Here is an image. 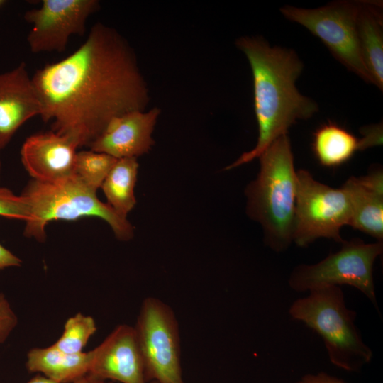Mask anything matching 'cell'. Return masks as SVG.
Returning a JSON list of instances; mask_svg holds the SVG:
<instances>
[{
    "instance_id": "cell-1",
    "label": "cell",
    "mask_w": 383,
    "mask_h": 383,
    "mask_svg": "<svg viewBox=\"0 0 383 383\" xmlns=\"http://www.w3.org/2000/svg\"><path fill=\"white\" fill-rule=\"evenodd\" d=\"M52 131L87 146L115 117L146 110L149 89L129 43L116 29L94 24L84 43L31 77Z\"/></svg>"
},
{
    "instance_id": "cell-2",
    "label": "cell",
    "mask_w": 383,
    "mask_h": 383,
    "mask_svg": "<svg viewBox=\"0 0 383 383\" xmlns=\"http://www.w3.org/2000/svg\"><path fill=\"white\" fill-rule=\"evenodd\" d=\"M235 45L252 70L258 138L255 148L243 152L226 170L258 158L297 120L308 119L318 110V104L301 94L295 86L303 63L294 50L271 47L260 37H240Z\"/></svg>"
},
{
    "instance_id": "cell-3",
    "label": "cell",
    "mask_w": 383,
    "mask_h": 383,
    "mask_svg": "<svg viewBox=\"0 0 383 383\" xmlns=\"http://www.w3.org/2000/svg\"><path fill=\"white\" fill-rule=\"evenodd\" d=\"M260 170L246 187L247 213L259 223L265 244L282 252L293 242L296 172L290 140L284 134L259 156Z\"/></svg>"
},
{
    "instance_id": "cell-4",
    "label": "cell",
    "mask_w": 383,
    "mask_h": 383,
    "mask_svg": "<svg viewBox=\"0 0 383 383\" xmlns=\"http://www.w3.org/2000/svg\"><path fill=\"white\" fill-rule=\"evenodd\" d=\"M309 292L292 302L288 311L290 317L321 338L333 365L347 372H359L371 362L373 352L362 340L355 323L357 313L347 307L343 290L338 286H327Z\"/></svg>"
},
{
    "instance_id": "cell-5",
    "label": "cell",
    "mask_w": 383,
    "mask_h": 383,
    "mask_svg": "<svg viewBox=\"0 0 383 383\" xmlns=\"http://www.w3.org/2000/svg\"><path fill=\"white\" fill-rule=\"evenodd\" d=\"M21 195L28 199L30 209L24 235L39 242L45 241V227L50 221H74L86 216L106 221L120 240H129L134 235L133 227L128 219L118 215L107 203L101 201L96 192L75 174L55 183L31 179Z\"/></svg>"
},
{
    "instance_id": "cell-6",
    "label": "cell",
    "mask_w": 383,
    "mask_h": 383,
    "mask_svg": "<svg viewBox=\"0 0 383 383\" xmlns=\"http://www.w3.org/2000/svg\"><path fill=\"white\" fill-rule=\"evenodd\" d=\"M341 248L313 265L296 266L288 279L289 286L298 292L327 287L349 285L360 290L377 311L373 267L382 253L383 242L365 243L359 238L343 241Z\"/></svg>"
},
{
    "instance_id": "cell-7",
    "label": "cell",
    "mask_w": 383,
    "mask_h": 383,
    "mask_svg": "<svg viewBox=\"0 0 383 383\" xmlns=\"http://www.w3.org/2000/svg\"><path fill=\"white\" fill-rule=\"evenodd\" d=\"M349 196L342 187L332 188L316 180L307 170L296 171L293 242L306 247L321 238L342 243L343 226L350 224Z\"/></svg>"
},
{
    "instance_id": "cell-8",
    "label": "cell",
    "mask_w": 383,
    "mask_h": 383,
    "mask_svg": "<svg viewBox=\"0 0 383 383\" xmlns=\"http://www.w3.org/2000/svg\"><path fill=\"white\" fill-rule=\"evenodd\" d=\"M147 383H184L179 327L172 309L160 299L146 298L134 327Z\"/></svg>"
},
{
    "instance_id": "cell-9",
    "label": "cell",
    "mask_w": 383,
    "mask_h": 383,
    "mask_svg": "<svg viewBox=\"0 0 383 383\" xmlns=\"http://www.w3.org/2000/svg\"><path fill=\"white\" fill-rule=\"evenodd\" d=\"M358 1H338L316 9L287 6L280 9L318 38L334 57L365 82L374 84L362 57L357 30Z\"/></svg>"
},
{
    "instance_id": "cell-10",
    "label": "cell",
    "mask_w": 383,
    "mask_h": 383,
    "mask_svg": "<svg viewBox=\"0 0 383 383\" xmlns=\"http://www.w3.org/2000/svg\"><path fill=\"white\" fill-rule=\"evenodd\" d=\"M99 7L96 0H43L24 13L33 25L27 36L30 51L62 52L72 35L84 33L87 19Z\"/></svg>"
},
{
    "instance_id": "cell-11",
    "label": "cell",
    "mask_w": 383,
    "mask_h": 383,
    "mask_svg": "<svg viewBox=\"0 0 383 383\" xmlns=\"http://www.w3.org/2000/svg\"><path fill=\"white\" fill-rule=\"evenodd\" d=\"M91 351L87 377L96 382L147 383L134 327L117 326Z\"/></svg>"
},
{
    "instance_id": "cell-12",
    "label": "cell",
    "mask_w": 383,
    "mask_h": 383,
    "mask_svg": "<svg viewBox=\"0 0 383 383\" xmlns=\"http://www.w3.org/2000/svg\"><path fill=\"white\" fill-rule=\"evenodd\" d=\"M78 142L52 131L28 137L21 148V160L34 180L55 183L75 174Z\"/></svg>"
},
{
    "instance_id": "cell-13",
    "label": "cell",
    "mask_w": 383,
    "mask_h": 383,
    "mask_svg": "<svg viewBox=\"0 0 383 383\" xmlns=\"http://www.w3.org/2000/svg\"><path fill=\"white\" fill-rule=\"evenodd\" d=\"M160 113L159 108L154 107L115 117L89 148L116 159L137 158L153 146L152 133Z\"/></svg>"
},
{
    "instance_id": "cell-14",
    "label": "cell",
    "mask_w": 383,
    "mask_h": 383,
    "mask_svg": "<svg viewBox=\"0 0 383 383\" xmlns=\"http://www.w3.org/2000/svg\"><path fill=\"white\" fill-rule=\"evenodd\" d=\"M41 111L40 98L25 62L0 74V150L23 123L40 116Z\"/></svg>"
},
{
    "instance_id": "cell-15",
    "label": "cell",
    "mask_w": 383,
    "mask_h": 383,
    "mask_svg": "<svg viewBox=\"0 0 383 383\" xmlns=\"http://www.w3.org/2000/svg\"><path fill=\"white\" fill-rule=\"evenodd\" d=\"M342 187L347 192L351 204L349 226L382 242V169L375 167L365 176L351 177Z\"/></svg>"
},
{
    "instance_id": "cell-16",
    "label": "cell",
    "mask_w": 383,
    "mask_h": 383,
    "mask_svg": "<svg viewBox=\"0 0 383 383\" xmlns=\"http://www.w3.org/2000/svg\"><path fill=\"white\" fill-rule=\"evenodd\" d=\"M91 359V351L70 354L52 345L30 350L26 367L28 372L43 374L55 382L74 383L86 377Z\"/></svg>"
},
{
    "instance_id": "cell-17",
    "label": "cell",
    "mask_w": 383,
    "mask_h": 383,
    "mask_svg": "<svg viewBox=\"0 0 383 383\" xmlns=\"http://www.w3.org/2000/svg\"><path fill=\"white\" fill-rule=\"evenodd\" d=\"M357 30L360 52L374 84L383 88V18L382 5L358 1Z\"/></svg>"
},
{
    "instance_id": "cell-18",
    "label": "cell",
    "mask_w": 383,
    "mask_h": 383,
    "mask_svg": "<svg viewBox=\"0 0 383 383\" xmlns=\"http://www.w3.org/2000/svg\"><path fill=\"white\" fill-rule=\"evenodd\" d=\"M366 149L364 140L335 122L328 121L313 133L312 150L324 167H335L350 160L358 150Z\"/></svg>"
},
{
    "instance_id": "cell-19",
    "label": "cell",
    "mask_w": 383,
    "mask_h": 383,
    "mask_svg": "<svg viewBox=\"0 0 383 383\" xmlns=\"http://www.w3.org/2000/svg\"><path fill=\"white\" fill-rule=\"evenodd\" d=\"M138 170L137 158L117 159L101 187L107 204L123 218H127L136 204L134 188Z\"/></svg>"
},
{
    "instance_id": "cell-20",
    "label": "cell",
    "mask_w": 383,
    "mask_h": 383,
    "mask_svg": "<svg viewBox=\"0 0 383 383\" xmlns=\"http://www.w3.org/2000/svg\"><path fill=\"white\" fill-rule=\"evenodd\" d=\"M117 159L91 150L77 152L75 175L90 189L101 188Z\"/></svg>"
},
{
    "instance_id": "cell-21",
    "label": "cell",
    "mask_w": 383,
    "mask_h": 383,
    "mask_svg": "<svg viewBox=\"0 0 383 383\" xmlns=\"http://www.w3.org/2000/svg\"><path fill=\"white\" fill-rule=\"evenodd\" d=\"M96 331L94 319L79 313L67 320L61 336L53 344L66 353H79Z\"/></svg>"
},
{
    "instance_id": "cell-22",
    "label": "cell",
    "mask_w": 383,
    "mask_h": 383,
    "mask_svg": "<svg viewBox=\"0 0 383 383\" xmlns=\"http://www.w3.org/2000/svg\"><path fill=\"white\" fill-rule=\"evenodd\" d=\"M0 216L26 222L30 217L28 199L23 195L14 194L7 188L0 187Z\"/></svg>"
},
{
    "instance_id": "cell-23",
    "label": "cell",
    "mask_w": 383,
    "mask_h": 383,
    "mask_svg": "<svg viewBox=\"0 0 383 383\" xmlns=\"http://www.w3.org/2000/svg\"><path fill=\"white\" fill-rule=\"evenodd\" d=\"M18 323V318L8 299L0 293V345L4 343Z\"/></svg>"
},
{
    "instance_id": "cell-24",
    "label": "cell",
    "mask_w": 383,
    "mask_h": 383,
    "mask_svg": "<svg viewBox=\"0 0 383 383\" xmlns=\"http://www.w3.org/2000/svg\"><path fill=\"white\" fill-rule=\"evenodd\" d=\"M294 383H347L341 379L325 372L316 374H306Z\"/></svg>"
},
{
    "instance_id": "cell-25",
    "label": "cell",
    "mask_w": 383,
    "mask_h": 383,
    "mask_svg": "<svg viewBox=\"0 0 383 383\" xmlns=\"http://www.w3.org/2000/svg\"><path fill=\"white\" fill-rule=\"evenodd\" d=\"M21 260L0 244V270L11 267H20Z\"/></svg>"
},
{
    "instance_id": "cell-26",
    "label": "cell",
    "mask_w": 383,
    "mask_h": 383,
    "mask_svg": "<svg viewBox=\"0 0 383 383\" xmlns=\"http://www.w3.org/2000/svg\"><path fill=\"white\" fill-rule=\"evenodd\" d=\"M27 383H57V382L52 381L49 379L48 378L39 374L38 375H35L32 379H30ZM74 383H101V382H96L91 381V379H88L86 377L84 379H81L80 381H78ZM104 383H106V382H104Z\"/></svg>"
},
{
    "instance_id": "cell-27",
    "label": "cell",
    "mask_w": 383,
    "mask_h": 383,
    "mask_svg": "<svg viewBox=\"0 0 383 383\" xmlns=\"http://www.w3.org/2000/svg\"><path fill=\"white\" fill-rule=\"evenodd\" d=\"M6 1L4 0H0V7H1L4 4H5Z\"/></svg>"
},
{
    "instance_id": "cell-28",
    "label": "cell",
    "mask_w": 383,
    "mask_h": 383,
    "mask_svg": "<svg viewBox=\"0 0 383 383\" xmlns=\"http://www.w3.org/2000/svg\"><path fill=\"white\" fill-rule=\"evenodd\" d=\"M1 160H0V175H1Z\"/></svg>"
},
{
    "instance_id": "cell-29",
    "label": "cell",
    "mask_w": 383,
    "mask_h": 383,
    "mask_svg": "<svg viewBox=\"0 0 383 383\" xmlns=\"http://www.w3.org/2000/svg\"><path fill=\"white\" fill-rule=\"evenodd\" d=\"M149 383H157V382H155V381H152V382H149Z\"/></svg>"
}]
</instances>
